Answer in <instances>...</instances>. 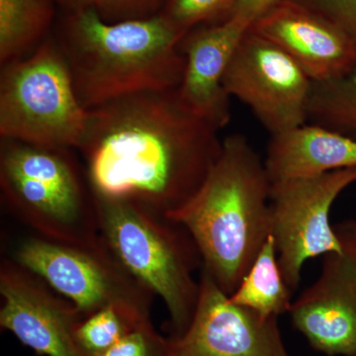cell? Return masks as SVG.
Segmentation results:
<instances>
[{
	"instance_id": "obj_4",
	"label": "cell",
	"mask_w": 356,
	"mask_h": 356,
	"mask_svg": "<svg viewBox=\"0 0 356 356\" xmlns=\"http://www.w3.org/2000/svg\"><path fill=\"white\" fill-rule=\"evenodd\" d=\"M93 197L103 240L129 273L165 302L170 339L181 336L200 289L194 273L202 257L193 238L170 218L126 201Z\"/></svg>"
},
{
	"instance_id": "obj_27",
	"label": "cell",
	"mask_w": 356,
	"mask_h": 356,
	"mask_svg": "<svg viewBox=\"0 0 356 356\" xmlns=\"http://www.w3.org/2000/svg\"><path fill=\"white\" fill-rule=\"evenodd\" d=\"M353 356H356V355H353Z\"/></svg>"
},
{
	"instance_id": "obj_5",
	"label": "cell",
	"mask_w": 356,
	"mask_h": 356,
	"mask_svg": "<svg viewBox=\"0 0 356 356\" xmlns=\"http://www.w3.org/2000/svg\"><path fill=\"white\" fill-rule=\"evenodd\" d=\"M69 151L1 139V199L37 236L91 245L102 238L95 197Z\"/></svg>"
},
{
	"instance_id": "obj_8",
	"label": "cell",
	"mask_w": 356,
	"mask_h": 356,
	"mask_svg": "<svg viewBox=\"0 0 356 356\" xmlns=\"http://www.w3.org/2000/svg\"><path fill=\"white\" fill-rule=\"evenodd\" d=\"M353 184L356 168L271 184L270 235L281 273L293 292L299 286L302 268L309 259L343 254V243L330 215L334 201Z\"/></svg>"
},
{
	"instance_id": "obj_16",
	"label": "cell",
	"mask_w": 356,
	"mask_h": 356,
	"mask_svg": "<svg viewBox=\"0 0 356 356\" xmlns=\"http://www.w3.org/2000/svg\"><path fill=\"white\" fill-rule=\"evenodd\" d=\"M292 293L281 273L273 236L269 235L229 299L262 317L278 318L289 313Z\"/></svg>"
},
{
	"instance_id": "obj_10",
	"label": "cell",
	"mask_w": 356,
	"mask_h": 356,
	"mask_svg": "<svg viewBox=\"0 0 356 356\" xmlns=\"http://www.w3.org/2000/svg\"><path fill=\"white\" fill-rule=\"evenodd\" d=\"M0 327L37 355L88 356L76 339L81 312L13 259L0 264Z\"/></svg>"
},
{
	"instance_id": "obj_15",
	"label": "cell",
	"mask_w": 356,
	"mask_h": 356,
	"mask_svg": "<svg viewBox=\"0 0 356 356\" xmlns=\"http://www.w3.org/2000/svg\"><path fill=\"white\" fill-rule=\"evenodd\" d=\"M264 161L271 184L318 177L356 168V140L316 124H304L271 136Z\"/></svg>"
},
{
	"instance_id": "obj_1",
	"label": "cell",
	"mask_w": 356,
	"mask_h": 356,
	"mask_svg": "<svg viewBox=\"0 0 356 356\" xmlns=\"http://www.w3.org/2000/svg\"><path fill=\"white\" fill-rule=\"evenodd\" d=\"M220 130L192 113L177 88L88 110L79 151L96 195L166 216L198 191L222 151Z\"/></svg>"
},
{
	"instance_id": "obj_19",
	"label": "cell",
	"mask_w": 356,
	"mask_h": 356,
	"mask_svg": "<svg viewBox=\"0 0 356 356\" xmlns=\"http://www.w3.org/2000/svg\"><path fill=\"white\" fill-rule=\"evenodd\" d=\"M147 321H151V312L129 306H107L81 321L76 327L77 341L88 356H102Z\"/></svg>"
},
{
	"instance_id": "obj_7",
	"label": "cell",
	"mask_w": 356,
	"mask_h": 356,
	"mask_svg": "<svg viewBox=\"0 0 356 356\" xmlns=\"http://www.w3.org/2000/svg\"><path fill=\"white\" fill-rule=\"evenodd\" d=\"M13 259L70 300L84 317L110 305L151 312L156 296L129 273L102 236L91 245L30 236L17 245Z\"/></svg>"
},
{
	"instance_id": "obj_20",
	"label": "cell",
	"mask_w": 356,
	"mask_h": 356,
	"mask_svg": "<svg viewBox=\"0 0 356 356\" xmlns=\"http://www.w3.org/2000/svg\"><path fill=\"white\" fill-rule=\"evenodd\" d=\"M238 0H165L161 16L184 34L232 17Z\"/></svg>"
},
{
	"instance_id": "obj_23",
	"label": "cell",
	"mask_w": 356,
	"mask_h": 356,
	"mask_svg": "<svg viewBox=\"0 0 356 356\" xmlns=\"http://www.w3.org/2000/svg\"><path fill=\"white\" fill-rule=\"evenodd\" d=\"M165 0H96V10L107 22L152 17L161 13Z\"/></svg>"
},
{
	"instance_id": "obj_18",
	"label": "cell",
	"mask_w": 356,
	"mask_h": 356,
	"mask_svg": "<svg viewBox=\"0 0 356 356\" xmlns=\"http://www.w3.org/2000/svg\"><path fill=\"white\" fill-rule=\"evenodd\" d=\"M308 121L356 140V64L337 79L313 83Z\"/></svg>"
},
{
	"instance_id": "obj_2",
	"label": "cell",
	"mask_w": 356,
	"mask_h": 356,
	"mask_svg": "<svg viewBox=\"0 0 356 356\" xmlns=\"http://www.w3.org/2000/svg\"><path fill=\"white\" fill-rule=\"evenodd\" d=\"M185 34L161 14L107 22L96 8L63 13L57 39L86 109L139 93L177 89Z\"/></svg>"
},
{
	"instance_id": "obj_22",
	"label": "cell",
	"mask_w": 356,
	"mask_h": 356,
	"mask_svg": "<svg viewBox=\"0 0 356 356\" xmlns=\"http://www.w3.org/2000/svg\"><path fill=\"white\" fill-rule=\"evenodd\" d=\"M337 26L356 51V0H292Z\"/></svg>"
},
{
	"instance_id": "obj_9",
	"label": "cell",
	"mask_w": 356,
	"mask_h": 356,
	"mask_svg": "<svg viewBox=\"0 0 356 356\" xmlns=\"http://www.w3.org/2000/svg\"><path fill=\"white\" fill-rule=\"evenodd\" d=\"M312 86L284 51L250 29L224 79L228 95L250 107L271 136L306 124Z\"/></svg>"
},
{
	"instance_id": "obj_14",
	"label": "cell",
	"mask_w": 356,
	"mask_h": 356,
	"mask_svg": "<svg viewBox=\"0 0 356 356\" xmlns=\"http://www.w3.org/2000/svg\"><path fill=\"white\" fill-rule=\"evenodd\" d=\"M248 29L243 21L229 18L191 30L180 43L185 65L178 97L192 113L220 131L231 121V96L225 89V74Z\"/></svg>"
},
{
	"instance_id": "obj_25",
	"label": "cell",
	"mask_w": 356,
	"mask_h": 356,
	"mask_svg": "<svg viewBox=\"0 0 356 356\" xmlns=\"http://www.w3.org/2000/svg\"><path fill=\"white\" fill-rule=\"evenodd\" d=\"M343 250L356 261V221H346L334 226Z\"/></svg>"
},
{
	"instance_id": "obj_24",
	"label": "cell",
	"mask_w": 356,
	"mask_h": 356,
	"mask_svg": "<svg viewBox=\"0 0 356 356\" xmlns=\"http://www.w3.org/2000/svg\"><path fill=\"white\" fill-rule=\"evenodd\" d=\"M280 0H238L231 18H236L248 26L268 13Z\"/></svg>"
},
{
	"instance_id": "obj_13",
	"label": "cell",
	"mask_w": 356,
	"mask_h": 356,
	"mask_svg": "<svg viewBox=\"0 0 356 356\" xmlns=\"http://www.w3.org/2000/svg\"><path fill=\"white\" fill-rule=\"evenodd\" d=\"M250 30L284 51L313 83L337 79L356 64V51L346 34L292 0H280Z\"/></svg>"
},
{
	"instance_id": "obj_12",
	"label": "cell",
	"mask_w": 356,
	"mask_h": 356,
	"mask_svg": "<svg viewBox=\"0 0 356 356\" xmlns=\"http://www.w3.org/2000/svg\"><path fill=\"white\" fill-rule=\"evenodd\" d=\"M288 314L314 350L355 355V259L344 250L325 255L318 280L293 301Z\"/></svg>"
},
{
	"instance_id": "obj_6",
	"label": "cell",
	"mask_w": 356,
	"mask_h": 356,
	"mask_svg": "<svg viewBox=\"0 0 356 356\" xmlns=\"http://www.w3.org/2000/svg\"><path fill=\"white\" fill-rule=\"evenodd\" d=\"M88 119L55 36L49 35L30 55L1 65V139L79 149Z\"/></svg>"
},
{
	"instance_id": "obj_26",
	"label": "cell",
	"mask_w": 356,
	"mask_h": 356,
	"mask_svg": "<svg viewBox=\"0 0 356 356\" xmlns=\"http://www.w3.org/2000/svg\"><path fill=\"white\" fill-rule=\"evenodd\" d=\"M56 3L63 13H74L96 7V0H56Z\"/></svg>"
},
{
	"instance_id": "obj_11",
	"label": "cell",
	"mask_w": 356,
	"mask_h": 356,
	"mask_svg": "<svg viewBox=\"0 0 356 356\" xmlns=\"http://www.w3.org/2000/svg\"><path fill=\"white\" fill-rule=\"evenodd\" d=\"M197 307L170 356H290L278 318L236 305L201 267Z\"/></svg>"
},
{
	"instance_id": "obj_17",
	"label": "cell",
	"mask_w": 356,
	"mask_h": 356,
	"mask_svg": "<svg viewBox=\"0 0 356 356\" xmlns=\"http://www.w3.org/2000/svg\"><path fill=\"white\" fill-rule=\"evenodd\" d=\"M56 0H0V63L30 55L49 36Z\"/></svg>"
},
{
	"instance_id": "obj_3",
	"label": "cell",
	"mask_w": 356,
	"mask_h": 356,
	"mask_svg": "<svg viewBox=\"0 0 356 356\" xmlns=\"http://www.w3.org/2000/svg\"><path fill=\"white\" fill-rule=\"evenodd\" d=\"M270 191L264 161L245 136L233 134L198 191L166 215L189 232L202 268L229 296L270 235Z\"/></svg>"
},
{
	"instance_id": "obj_21",
	"label": "cell",
	"mask_w": 356,
	"mask_h": 356,
	"mask_svg": "<svg viewBox=\"0 0 356 356\" xmlns=\"http://www.w3.org/2000/svg\"><path fill=\"white\" fill-rule=\"evenodd\" d=\"M170 337L161 336L152 321L134 330L102 356H170Z\"/></svg>"
}]
</instances>
